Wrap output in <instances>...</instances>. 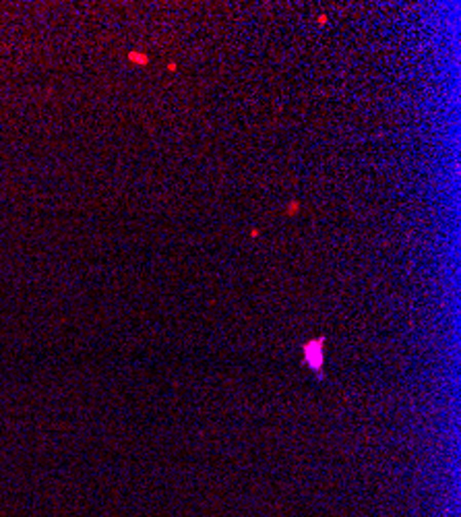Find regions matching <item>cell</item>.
<instances>
[{"mask_svg": "<svg viewBox=\"0 0 461 517\" xmlns=\"http://www.w3.org/2000/svg\"><path fill=\"white\" fill-rule=\"evenodd\" d=\"M323 343H325L323 337L304 343V362L309 364L317 375H323V358H325L323 356Z\"/></svg>", "mask_w": 461, "mask_h": 517, "instance_id": "1", "label": "cell"}, {"mask_svg": "<svg viewBox=\"0 0 461 517\" xmlns=\"http://www.w3.org/2000/svg\"><path fill=\"white\" fill-rule=\"evenodd\" d=\"M130 60H132V62H143V64L149 62V58H147L145 54H139V52H130Z\"/></svg>", "mask_w": 461, "mask_h": 517, "instance_id": "2", "label": "cell"}, {"mask_svg": "<svg viewBox=\"0 0 461 517\" xmlns=\"http://www.w3.org/2000/svg\"><path fill=\"white\" fill-rule=\"evenodd\" d=\"M296 211H298V203L294 201V203H292V207L287 209V213H296Z\"/></svg>", "mask_w": 461, "mask_h": 517, "instance_id": "3", "label": "cell"}]
</instances>
